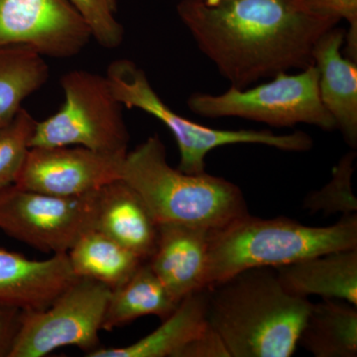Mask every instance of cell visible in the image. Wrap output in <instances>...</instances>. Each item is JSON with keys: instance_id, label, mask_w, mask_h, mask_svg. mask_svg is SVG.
Listing matches in <instances>:
<instances>
[{"instance_id": "cell-16", "label": "cell", "mask_w": 357, "mask_h": 357, "mask_svg": "<svg viewBox=\"0 0 357 357\" xmlns=\"http://www.w3.org/2000/svg\"><path fill=\"white\" fill-rule=\"evenodd\" d=\"M275 270L282 287L294 296L317 295L357 307V248L312 256Z\"/></svg>"}, {"instance_id": "cell-8", "label": "cell", "mask_w": 357, "mask_h": 357, "mask_svg": "<svg viewBox=\"0 0 357 357\" xmlns=\"http://www.w3.org/2000/svg\"><path fill=\"white\" fill-rule=\"evenodd\" d=\"M110 292L100 282L77 278L46 309L22 312L9 357H43L64 347H79L86 356L100 349Z\"/></svg>"}, {"instance_id": "cell-13", "label": "cell", "mask_w": 357, "mask_h": 357, "mask_svg": "<svg viewBox=\"0 0 357 357\" xmlns=\"http://www.w3.org/2000/svg\"><path fill=\"white\" fill-rule=\"evenodd\" d=\"M77 278L68 255L38 261L0 248V306L42 311Z\"/></svg>"}, {"instance_id": "cell-18", "label": "cell", "mask_w": 357, "mask_h": 357, "mask_svg": "<svg viewBox=\"0 0 357 357\" xmlns=\"http://www.w3.org/2000/svg\"><path fill=\"white\" fill-rule=\"evenodd\" d=\"M178 305L145 261L128 281L110 292L102 330L110 332L141 317L156 316L164 321Z\"/></svg>"}, {"instance_id": "cell-10", "label": "cell", "mask_w": 357, "mask_h": 357, "mask_svg": "<svg viewBox=\"0 0 357 357\" xmlns=\"http://www.w3.org/2000/svg\"><path fill=\"white\" fill-rule=\"evenodd\" d=\"M91 38L69 0H0V48L26 46L44 57L68 59Z\"/></svg>"}, {"instance_id": "cell-11", "label": "cell", "mask_w": 357, "mask_h": 357, "mask_svg": "<svg viewBox=\"0 0 357 357\" xmlns=\"http://www.w3.org/2000/svg\"><path fill=\"white\" fill-rule=\"evenodd\" d=\"M126 155L81 146L32 147L14 185L52 196H83L121 178Z\"/></svg>"}, {"instance_id": "cell-26", "label": "cell", "mask_w": 357, "mask_h": 357, "mask_svg": "<svg viewBox=\"0 0 357 357\" xmlns=\"http://www.w3.org/2000/svg\"><path fill=\"white\" fill-rule=\"evenodd\" d=\"M21 310L0 306V357H9L14 340L20 331Z\"/></svg>"}, {"instance_id": "cell-4", "label": "cell", "mask_w": 357, "mask_h": 357, "mask_svg": "<svg viewBox=\"0 0 357 357\" xmlns=\"http://www.w3.org/2000/svg\"><path fill=\"white\" fill-rule=\"evenodd\" d=\"M349 248H357L356 213L328 227L248 213L211 230L206 289L251 268H277Z\"/></svg>"}, {"instance_id": "cell-9", "label": "cell", "mask_w": 357, "mask_h": 357, "mask_svg": "<svg viewBox=\"0 0 357 357\" xmlns=\"http://www.w3.org/2000/svg\"><path fill=\"white\" fill-rule=\"evenodd\" d=\"M96 192L58 197L10 185L0 191V229L42 252L67 255L93 229Z\"/></svg>"}, {"instance_id": "cell-12", "label": "cell", "mask_w": 357, "mask_h": 357, "mask_svg": "<svg viewBox=\"0 0 357 357\" xmlns=\"http://www.w3.org/2000/svg\"><path fill=\"white\" fill-rule=\"evenodd\" d=\"M211 230L159 225L156 248L148 262L176 302L206 289Z\"/></svg>"}, {"instance_id": "cell-21", "label": "cell", "mask_w": 357, "mask_h": 357, "mask_svg": "<svg viewBox=\"0 0 357 357\" xmlns=\"http://www.w3.org/2000/svg\"><path fill=\"white\" fill-rule=\"evenodd\" d=\"M49 77L48 64L38 52L26 46L0 48V128L13 121Z\"/></svg>"}, {"instance_id": "cell-5", "label": "cell", "mask_w": 357, "mask_h": 357, "mask_svg": "<svg viewBox=\"0 0 357 357\" xmlns=\"http://www.w3.org/2000/svg\"><path fill=\"white\" fill-rule=\"evenodd\" d=\"M115 100L128 109L152 115L170 130L180 152L178 169L187 174L206 172V158L217 148L236 144L264 145L286 152H306L314 146L303 131L276 134L255 129H217L202 126L174 112L150 84L146 73L133 61H114L105 74Z\"/></svg>"}, {"instance_id": "cell-1", "label": "cell", "mask_w": 357, "mask_h": 357, "mask_svg": "<svg viewBox=\"0 0 357 357\" xmlns=\"http://www.w3.org/2000/svg\"><path fill=\"white\" fill-rule=\"evenodd\" d=\"M177 13L236 89L314 64V45L340 23L307 13L297 0H181Z\"/></svg>"}, {"instance_id": "cell-3", "label": "cell", "mask_w": 357, "mask_h": 357, "mask_svg": "<svg viewBox=\"0 0 357 357\" xmlns=\"http://www.w3.org/2000/svg\"><path fill=\"white\" fill-rule=\"evenodd\" d=\"M121 178L140 195L158 225L217 229L249 213L238 185L206 172L187 174L169 165L165 145L157 134L126 153Z\"/></svg>"}, {"instance_id": "cell-2", "label": "cell", "mask_w": 357, "mask_h": 357, "mask_svg": "<svg viewBox=\"0 0 357 357\" xmlns=\"http://www.w3.org/2000/svg\"><path fill=\"white\" fill-rule=\"evenodd\" d=\"M206 319L229 357H291L311 311L271 267L251 268L206 288Z\"/></svg>"}, {"instance_id": "cell-15", "label": "cell", "mask_w": 357, "mask_h": 357, "mask_svg": "<svg viewBox=\"0 0 357 357\" xmlns=\"http://www.w3.org/2000/svg\"><path fill=\"white\" fill-rule=\"evenodd\" d=\"M93 229L112 237L144 261L153 255L159 225L140 195L122 178L96 192Z\"/></svg>"}, {"instance_id": "cell-14", "label": "cell", "mask_w": 357, "mask_h": 357, "mask_svg": "<svg viewBox=\"0 0 357 357\" xmlns=\"http://www.w3.org/2000/svg\"><path fill=\"white\" fill-rule=\"evenodd\" d=\"M344 28L326 31L314 45L312 62L319 72L321 102L351 148L357 146V62L342 53Z\"/></svg>"}, {"instance_id": "cell-20", "label": "cell", "mask_w": 357, "mask_h": 357, "mask_svg": "<svg viewBox=\"0 0 357 357\" xmlns=\"http://www.w3.org/2000/svg\"><path fill=\"white\" fill-rule=\"evenodd\" d=\"M67 255L70 267L79 278L100 282L112 290L128 281L145 262L95 229L79 237Z\"/></svg>"}, {"instance_id": "cell-23", "label": "cell", "mask_w": 357, "mask_h": 357, "mask_svg": "<svg viewBox=\"0 0 357 357\" xmlns=\"http://www.w3.org/2000/svg\"><path fill=\"white\" fill-rule=\"evenodd\" d=\"M37 121L21 109L13 121L0 128V191L15 184L24 166Z\"/></svg>"}, {"instance_id": "cell-17", "label": "cell", "mask_w": 357, "mask_h": 357, "mask_svg": "<svg viewBox=\"0 0 357 357\" xmlns=\"http://www.w3.org/2000/svg\"><path fill=\"white\" fill-rule=\"evenodd\" d=\"M210 328L206 291L191 294L153 333L123 347H100L88 357H182L183 352Z\"/></svg>"}, {"instance_id": "cell-22", "label": "cell", "mask_w": 357, "mask_h": 357, "mask_svg": "<svg viewBox=\"0 0 357 357\" xmlns=\"http://www.w3.org/2000/svg\"><path fill=\"white\" fill-rule=\"evenodd\" d=\"M356 152L344 154L333 169L332 178L318 191L307 195L304 208L311 213L325 215H354L357 211V199L352 188L356 170Z\"/></svg>"}, {"instance_id": "cell-19", "label": "cell", "mask_w": 357, "mask_h": 357, "mask_svg": "<svg viewBox=\"0 0 357 357\" xmlns=\"http://www.w3.org/2000/svg\"><path fill=\"white\" fill-rule=\"evenodd\" d=\"M299 345L316 357H356L357 307L337 299L312 304Z\"/></svg>"}, {"instance_id": "cell-6", "label": "cell", "mask_w": 357, "mask_h": 357, "mask_svg": "<svg viewBox=\"0 0 357 357\" xmlns=\"http://www.w3.org/2000/svg\"><path fill=\"white\" fill-rule=\"evenodd\" d=\"M187 105L195 114L206 119L238 117L277 128L307 124L325 131L337 129L321 102L319 72L314 64L296 74L279 73L255 86H230L220 95L195 93Z\"/></svg>"}, {"instance_id": "cell-24", "label": "cell", "mask_w": 357, "mask_h": 357, "mask_svg": "<svg viewBox=\"0 0 357 357\" xmlns=\"http://www.w3.org/2000/svg\"><path fill=\"white\" fill-rule=\"evenodd\" d=\"M83 17L91 37L100 46L115 49L124 39V29L115 17L116 0H69Z\"/></svg>"}, {"instance_id": "cell-7", "label": "cell", "mask_w": 357, "mask_h": 357, "mask_svg": "<svg viewBox=\"0 0 357 357\" xmlns=\"http://www.w3.org/2000/svg\"><path fill=\"white\" fill-rule=\"evenodd\" d=\"M63 107L37 121L32 147L81 146L100 153L126 155L130 140L122 114L107 77L75 70L61 79Z\"/></svg>"}, {"instance_id": "cell-25", "label": "cell", "mask_w": 357, "mask_h": 357, "mask_svg": "<svg viewBox=\"0 0 357 357\" xmlns=\"http://www.w3.org/2000/svg\"><path fill=\"white\" fill-rule=\"evenodd\" d=\"M297 3L307 13L340 22L347 21L349 29L345 32L342 53L357 62V0H297Z\"/></svg>"}]
</instances>
